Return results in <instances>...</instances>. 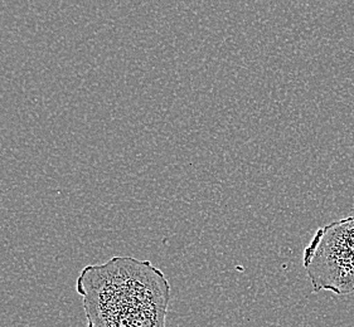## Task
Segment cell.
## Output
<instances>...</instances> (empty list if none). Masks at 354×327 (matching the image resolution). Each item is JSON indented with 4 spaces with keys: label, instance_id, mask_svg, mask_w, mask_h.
Segmentation results:
<instances>
[{
    "label": "cell",
    "instance_id": "6da1fadb",
    "mask_svg": "<svg viewBox=\"0 0 354 327\" xmlns=\"http://www.w3.org/2000/svg\"><path fill=\"white\" fill-rule=\"evenodd\" d=\"M87 327H167L170 285L150 261L113 257L81 270Z\"/></svg>",
    "mask_w": 354,
    "mask_h": 327
},
{
    "label": "cell",
    "instance_id": "7a4b0ae2",
    "mask_svg": "<svg viewBox=\"0 0 354 327\" xmlns=\"http://www.w3.org/2000/svg\"><path fill=\"white\" fill-rule=\"evenodd\" d=\"M313 291L354 292V215L319 228L303 255Z\"/></svg>",
    "mask_w": 354,
    "mask_h": 327
}]
</instances>
